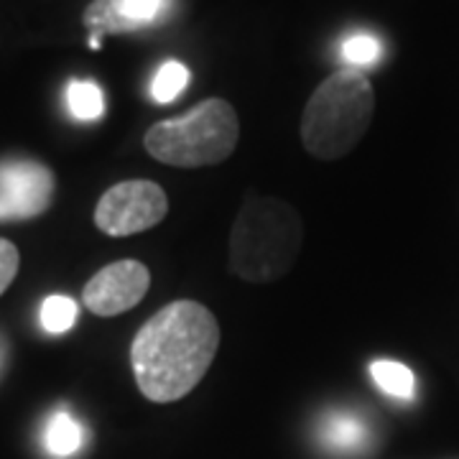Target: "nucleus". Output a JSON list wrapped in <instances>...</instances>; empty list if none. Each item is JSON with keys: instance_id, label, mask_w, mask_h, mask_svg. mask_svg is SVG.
<instances>
[{"instance_id": "nucleus-1", "label": "nucleus", "mask_w": 459, "mask_h": 459, "mask_svg": "<svg viewBox=\"0 0 459 459\" xmlns=\"http://www.w3.org/2000/svg\"><path fill=\"white\" fill-rule=\"evenodd\" d=\"M217 350L220 325L214 314L199 301H171L133 337L135 385L153 403L181 401L207 376Z\"/></svg>"}, {"instance_id": "nucleus-2", "label": "nucleus", "mask_w": 459, "mask_h": 459, "mask_svg": "<svg viewBox=\"0 0 459 459\" xmlns=\"http://www.w3.org/2000/svg\"><path fill=\"white\" fill-rule=\"evenodd\" d=\"M304 246V222L279 197H250L230 232V271L250 283H268L294 268Z\"/></svg>"}, {"instance_id": "nucleus-3", "label": "nucleus", "mask_w": 459, "mask_h": 459, "mask_svg": "<svg viewBox=\"0 0 459 459\" xmlns=\"http://www.w3.org/2000/svg\"><path fill=\"white\" fill-rule=\"evenodd\" d=\"M376 113V90L365 72L342 66L312 92L301 115V143L322 161L347 156L365 138Z\"/></svg>"}, {"instance_id": "nucleus-4", "label": "nucleus", "mask_w": 459, "mask_h": 459, "mask_svg": "<svg viewBox=\"0 0 459 459\" xmlns=\"http://www.w3.org/2000/svg\"><path fill=\"white\" fill-rule=\"evenodd\" d=\"M240 141V120L228 100L210 98L189 113L153 123L143 135L148 156L177 169L222 164Z\"/></svg>"}, {"instance_id": "nucleus-5", "label": "nucleus", "mask_w": 459, "mask_h": 459, "mask_svg": "<svg viewBox=\"0 0 459 459\" xmlns=\"http://www.w3.org/2000/svg\"><path fill=\"white\" fill-rule=\"evenodd\" d=\"M169 214L164 186L148 179L113 184L95 207V225L110 238H128L156 228Z\"/></svg>"}, {"instance_id": "nucleus-6", "label": "nucleus", "mask_w": 459, "mask_h": 459, "mask_svg": "<svg viewBox=\"0 0 459 459\" xmlns=\"http://www.w3.org/2000/svg\"><path fill=\"white\" fill-rule=\"evenodd\" d=\"M56 179L39 161L0 164V220H33L54 202Z\"/></svg>"}, {"instance_id": "nucleus-7", "label": "nucleus", "mask_w": 459, "mask_h": 459, "mask_svg": "<svg viewBox=\"0 0 459 459\" xmlns=\"http://www.w3.org/2000/svg\"><path fill=\"white\" fill-rule=\"evenodd\" d=\"M151 273L141 261H115L84 283L82 304L95 316L131 312L148 294Z\"/></svg>"}, {"instance_id": "nucleus-8", "label": "nucleus", "mask_w": 459, "mask_h": 459, "mask_svg": "<svg viewBox=\"0 0 459 459\" xmlns=\"http://www.w3.org/2000/svg\"><path fill=\"white\" fill-rule=\"evenodd\" d=\"M44 442H47V449L54 457H72L82 446V427L66 411H59L47 424Z\"/></svg>"}, {"instance_id": "nucleus-9", "label": "nucleus", "mask_w": 459, "mask_h": 459, "mask_svg": "<svg viewBox=\"0 0 459 459\" xmlns=\"http://www.w3.org/2000/svg\"><path fill=\"white\" fill-rule=\"evenodd\" d=\"M66 105H69V113L77 120H84V123H92L105 113L102 90L95 82H87V80H74L66 87Z\"/></svg>"}, {"instance_id": "nucleus-10", "label": "nucleus", "mask_w": 459, "mask_h": 459, "mask_svg": "<svg viewBox=\"0 0 459 459\" xmlns=\"http://www.w3.org/2000/svg\"><path fill=\"white\" fill-rule=\"evenodd\" d=\"M370 376L383 394L394 395V398H411L413 395V373L401 362L376 360L370 365Z\"/></svg>"}, {"instance_id": "nucleus-11", "label": "nucleus", "mask_w": 459, "mask_h": 459, "mask_svg": "<svg viewBox=\"0 0 459 459\" xmlns=\"http://www.w3.org/2000/svg\"><path fill=\"white\" fill-rule=\"evenodd\" d=\"M77 316H80V307L69 296H47L44 304H41V327L47 329L49 334H65V332H69L77 325Z\"/></svg>"}, {"instance_id": "nucleus-12", "label": "nucleus", "mask_w": 459, "mask_h": 459, "mask_svg": "<svg viewBox=\"0 0 459 459\" xmlns=\"http://www.w3.org/2000/svg\"><path fill=\"white\" fill-rule=\"evenodd\" d=\"M186 84H189V69L181 62H166L151 82V95L156 102L169 105L186 90Z\"/></svg>"}, {"instance_id": "nucleus-13", "label": "nucleus", "mask_w": 459, "mask_h": 459, "mask_svg": "<svg viewBox=\"0 0 459 459\" xmlns=\"http://www.w3.org/2000/svg\"><path fill=\"white\" fill-rule=\"evenodd\" d=\"M365 439V427L350 413H337L325 424V442L334 449H355Z\"/></svg>"}, {"instance_id": "nucleus-14", "label": "nucleus", "mask_w": 459, "mask_h": 459, "mask_svg": "<svg viewBox=\"0 0 459 459\" xmlns=\"http://www.w3.org/2000/svg\"><path fill=\"white\" fill-rule=\"evenodd\" d=\"M169 0H115L117 13L123 18L128 33L143 29L148 23H153L156 18L164 13Z\"/></svg>"}, {"instance_id": "nucleus-15", "label": "nucleus", "mask_w": 459, "mask_h": 459, "mask_svg": "<svg viewBox=\"0 0 459 459\" xmlns=\"http://www.w3.org/2000/svg\"><path fill=\"white\" fill-rule=\"evenodd\" d=\"M380 54H383V47H380V41L373 39L370 33H355V36H350L342 44L344 62L352 66V69H360V72L362 66L377 65Z\"/></svg>"}, {"instance_id": "nucleus-16", "label": "nucleus", "mask_w": 459, "mask_h": 459, "mask_svg": "<svg viewBox=\"0 0 459 459\" xmlns=\"http://www.w3.org/2000/svg\"><path fill=\"white\" fill-rule=\"evenodd\" d=\"M18 268H21V253H18V247L11 240L0 238V296L5 294L11 289V283L16 281Z\"/></svg>"}]
</instances>
